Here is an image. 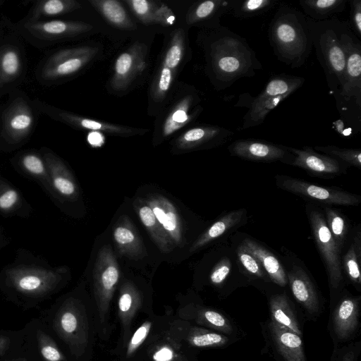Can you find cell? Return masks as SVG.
<instances>
[{"instance_id":"cell-50","label":"cell","mask_w":361,"mask_h":361,"mask_svg":"<svg viewBox=\"0 0 361 361\" xmlns=\"http://www.w3.org/2000/svg\"><path fill=\"white\" fill-rule=\"evenodd\" d=\"M19 200V194L15 189L0 183L1 210L4 212L11 211L17 205Z\"/></svg>"},{"instance_id":"cell-5","label":"cell","mask_w":361,"mask_h":361,"mask_svg":"<svg viewBox=\"0 0 361 361\" xmlns=\"http://www.w3.org/2000/svg\"><path fill=\"white\" fill-rule=\"evenodd\" d=\"M120 269L109 245L102 246L97 255L93 272V305L97 338L108 341L114 329L111 305L120 280Z\"/></svg>"},{"instance_id":"cell-26","label":"cell","mask_w":361,"mask_h":361,"mask_svg":"<svg viewBox=\"0 0 361 361\" xmlns=\"http://www.w3.org/2000/svg\"><path fill=\"white\" fill-rule=\"evenodd\" d=\"M184 35L182 30H177L167 49L161 69L153 86V96L161 100L173 82L175 72L184 54Z\"/></svg>"},{"instance_id":"cell-22","label":"cell","mask_w":361,"mask_h":361,"mask_svg":"<svg viewBox=\"0 0 361 361\" xmlns=\"http://www.w3.org/2000/svg\"><path fill=\"white\" fill-rule=\"evenodd\" d=\"M96 49L90 47L66 49L49 58L42 70L45 80H56L72 75L83 68L93 57Z\"/></svg>"},{"instance_id":"cell-18","label":"cell","mask_w":361,"mask_h":361,"mask_svg":"<svg viewBox=\"0 0 361 361\" xmlns=\"http://www.w3.org/2000/svg\"><path fill=\"white\" fill-rule=\"evenodd\" d=\"M231 156L251 161L271 163L281 161L290 165L293 155L285 145L257 139H240L228 147Z\"/></svg>"},{"instance_id":"cell-35","label":"cell","mask_w":361,"mask_h":361,"mask_svg":"<svg viewBox=\"0 0 361 361\" xmlns=\"http://www.w3.org/2000/svg\"><path fill=\"white\" fill-rule=\"evenodd\" d=\"M126 2L145 25H170L174 22L173 11L162 3L148 0H129Z\"/></svg>"},{"instance_id":"cell-8","label":"cell","mask_w":361,"mask_h":361,"mask_svg":"<svg viewBox=\"0 0 361 361\" xmlns=\"http://www.w3.org/2000/svg\"><path fill=\"white\" fill-rule=\"evenodd\" d=\"M204 283L214 290L221 300L228 298L240 288L250 286L229 240L221 243L214 251Z\"/></svg>"},{"instance_id":"cell-32","label":"cell","mask_w":361,"mask_h":361,"mask_svg":"<svg viewBox=\"0 0 361 361\" xmlns=\"http://www.w3.org/2000/svg\"><path fill=\"white\" fill-rule=\"evenodd\" d=\"M361 225L353 228L350 241L341 255V269L346 285L361 291Z\"/></svg>"},{"instance_id":"cell-20","label":"cell","mask_w":361,"mask_h":361,"mask_svg":"<svg viewBox=\"0 0 361 361\" xmlns=\"http://www.w3.org/2000/svg\"><path fill=\"white\" fill-rule=\"evenodd\" d=\"M231 237L259 262L274 285L283 289L288 288L285 267L279 255L264 243L245 233L236 231Z\"/></svg>"},{"instance_id":"cell-28","label":"cell","mask_w":361,"mask_h":361,"mask_svg":"<svg viewBox=\"0 0 361 361\" xmlns=\"http://www.w3.org/2000/svg\"><path fill=\"white\" fill-rule=\"evenodd\" d=\"M157 219L175 243L181 247L185 244L182 222L175 206L164 196L153 194L145 200Z\"/></svg>"},{"instance_id":"cell-1","label":"cell","mask_w":361,"mask_h":361,"mask_svg":"<svg viewBox=\"0 0 361 361\" xmlns=\"http://www.w3.org/2000/svg\"><path fill=\"white\" fill-rule=\"evenodd\" d=\"M206 39L209 73L217 90L252 77L262 68L247 40L228 27L212 30Z\"/></svg>"},{"instance_id":"cell-13","label":"cell","mask_w":361,"mask_h":361,"mask_svg":"<svg viewBox=\"0 0 361 361\" xmlns=\"http://www.w3.org/2000/svg\"><path fill=\"white\" fill-rule=\"evenodd\" d=\"M174 317L240 339L246 335L228 314L221 310L207 306L200 300L182 301L174 312Z\"/></svg>"},{"instance_id":"cell-53","label":"cell","mask_w":361,"mask_h":361,"mask_svg":"<svg viewBox=\"0 0 361 361\" xmlns=\"http://www.w3.org/2000/svg\"><path fill=\"white\" fill-rule=\"evenodd\" d=\"M10 339L8 337L0 335V355H4L9 347Z\"/></svg>"},{"instance_id":"cell-34","label":"cell","mask_w":361,"mask_h":361,"mask_svg":"<svg viewBox=\"0 0 361 361\" xmlns=\"http://www.w3.org/2000/svg\"><path fill=\"white\" fill-rule=\"evenodd\" d=\"M133 206L142 224L159 250L163 253L173 251L176 247L175 243L158 221L145 200L137 198Z\"/></svg>"},{"instance_id":"cell-17","label":"cell","mask_w":361,"mask_h":361,"mask_svg":"<svg viewBox=\"0 0 361 361\" xmlns=\"http://www.w3.org/2000/svg\"><path fill=\"white\" fill-rule=\"evenodd\" d=\"M60 272L32 266H18L7 271V279L18 292L40 296L54 290L61 281Z\"/></svg>"},{"instance_id":"cell-9","label":"cell","mask_w":361,"mask_h":361,"mask_svg":"<svg viewBox=\"0 0 361 361\" xmlns=\"http://www.w3.org/2000/svg\"><path fill=\"white\" fill-rule=\"evenodd\" d=\"M329 308L328 331L334 347L354 341L360 328L361 295L345 287Z\"/></svg>"},{"instance_id":"cell-23","label":"cell","mask_w":361,"mask_h":361,"mask_svg":"<svg viewBox=\"0 0 361 361\" xmlns=\"http://www.w3.org/2000/svg\"><path fill=\"white\" fill-rule=\"evenodd\" d=\"M269 319L303 337V322L286 289L277 288L265 295Z\"/></svg>"},{"instance_id":"cell-27","label":"cell","mask_w":361,"mask_h":361,"mask_svg":"<svg viewBox=\"0 0 361 361\" xmlns=\"http://www.w3.org/2000/svg\"><path fill=\"white\" fill-rule=\"evenodd\" d=\"M24 28L35 39L51 41L75 36L92 30V27L84 22L52 20H28Z\"/></svg>"},{"instance_id":"cell-30","label":"cell","mask_w":361,"mask_h":361,"mask_svg":"<svg viewBox=\"0 0 361 361\" xmlns=\"http://www.w3.org/2000/svg\"><path fill=\"white\" fill-rule=\"evenodd\" d=\"M113 239L121 255L140 259L147 255V250L139 233L130 218L122 215L113 227Z\"/></svg>"},{"instance_id":"cell-12","label":"cell","mask_w":361,"mask_h":361,"mask_svg":"<svg viewBox=\"0 0 361 361\" xmlns=\"http://www.w3.org/2000/svg\"><path fill=\"white\" fill-rule=\"evenodd\" d=\"M116 310L120 331L114 348L121 347L125 343L139 316L154 314L152 305L146 300L144 293L131 281H125L120 286Z\"/></svg>"},{"instance_id":"cell-49","label":"cell","mask_w":361,"mask_h":361,"mask_svg":"<svg viewBox=\"0 0 361 361\" xmlns=\"http://www.w3.org/2000/svg\"><path fill=\"white\" fill-rule=\"evenodd\" d=\"M21 164L23 167L30 173L49 180L46 165L37 155L34 154H25L21 159Z\"/></svg>"},{"instance_id":"cell-15","label":"cell","mask_w":361,"mask_h":361,"mask_svg":"<svg viewBox=\"0 0 361 361\" xmlns=\"http://www.w3.org/2000/svg\"><path fill=\"white\" fill-rule=\"evenodd\" d=\"M169 334L181 345L195 353L207 348H224L240 340L173 316L167 326Z\"/></svg>"},{"instance_id":"cell-52","label":"cell","mask_w":361,"mask_h":361,"mask_svg":"<svg viewBox=\"0 0 361 361\" xmlns=\"http://www.w3.org/2000/svg\"><path fill=\"white\" fill-rule=\"evenodd\" d=\"M87 140L93 146H99L104 142V137L99 132L93 131L89 133Z\"/></svg>"},{"instance_id":"cell-42","label":"cell","mask_w":361,"mask_h":361,"mask_svg":"<svg viewBox=\"0 0 361 361\" xmlns=\"http://www.w3.org/2000/svg\"><path fill=\"white\" fill-rule=\"evenodd\" d=\"M278 0H230L228 13L240 19H247L267 13L276 5Z\"/></svg>"},{"instance_id":"cell-10","label":"cell","mask_w":361,"mask_h":361,"mask_svg":"<svg viewBox=\"0 0 361 361\" xmlns=\"http://www.w3.org/2000/svg\"><path fill=\"white\" fill-rule=\"evenodd\" d=\"M276 186L307 200L309 202L325 206H357L361 196L336 186L318 185L287 175L274 176Z\"/></svg>"},{"instance_id":"cell-29","label":"cell","mask_w":361,"mask_h":361,"mask_svg":"<svg viewBox=\"0 0 361 361\" xmlns=\"http://www.w3.org/2000/svg\"><path fill=\"white\" fill-rule=\"evenodd\" d=\"M234 133L222 127L203 125L191 128L180 136L176 142L180 149L200 147H214L231 140Z\"/></svg>"},{"instance_id":"cell-24","label":"cell","mask_w":361,"mask_h":361,"mask_svg":"<svg viewBox=\"0 0 361 361\" xmlns=\"http://www.w3.org/2000/svg\"><path fill=\"white\" fill-rule=\"evenodd\" d=\"M167 326L146 345L144 357L147 361H198L197 353L176 341L169 334Z\"/></svg>"},{"instance_id":"cell-14","label":"cell","mask_w":361,"mask_h":361,"mask_svg":"<svg viewBox=\"0 0 361 361\" xmlns=\"http://www.w3.org/2000/svg\"><path fill=\"white\" fill-rule=\"evenodd\" d=\"M262 352L275 361H307L302 337L268 318L260 323Z\"/></svg>"},{"instance_id":"cell-3","label":"cell","mask_w":361,"mask_h":361,"mask_svg":"<svg viewBox=\"0 0 361 361\" xmlns=\"http://www.w3.org/2000/svg\"><path fill=\"white\" fill-rule=\"evenodd\" d=\"M53 329L76 358L92 359L97 338L94 305L71 297L60 306Z\"/></svg>"},{"instance_id":"cell-16","label":"cell","mask_w":361,"mask_h":361,"mask_svg":"<svg viewBox=\"0 0 361 361\" xmlns=\"http://www.w3.org/2000/svg\"><path fill=\"white\" fill-rule=\"evenodd\" d=\"M341 42L345 52V65L338 97L346 100L354 99L361 106V42L348 24L343 30Z\"/></svg>"},{"instance_id":"cell-2","label":"cell","mask_w":361,"mask_h":361,"mask_svg":"<svg viewBox=\"0 0 361 361\" xmlns=\"http://www.w3.org/2000/svg\"><path fill=\"white\" fill-rule=\"evenodd\" d=\"M268 38L277 59L291 68L302 67L312 51L307 17L283 2L279 3L269 23Z\"/></svg>"},{"instance_id":"cell-55","label":"cell","mask_w":361,"mask_h":361,"mask_svg":"<svg viewBox=\"0 0 361 361\" xmlns=\"http://www.w3.org/2000/svg\"><path fill=\"white\" fill-rule=\"evenodd\" d=\"M137 361H147V360L146 359H140V360H138Z\"/></svg>"},{"instance_id":"cell-38","label":"cell","mask_w":361,"mask_h":361,"mask_svg":"<svg viewBox=\"0 0 361 361\" xmlns=\"http://www.w3.org/2000/svg\"><path fill=\"white\" fill-rule=\"evenodd\" d=\"M329 231L343 251L350 243L353 228L348 217L331 206L320 205Z\"/></svg>"},{"instance_id":"cell-51","label":"cell","mask_w":361,"mask_h":361,"mask_svg":"<svg viewBox=\"0 0 361 361\" xmlns=\"http://www.w3.org/2000/svg\"><path fill=\"white\" fill-rule=\"evenodd\" d=\"M350 4V27L353 32L361 39V0L349 1Z\"/></svg>"},{"instance_id":"cell-4","label":"cell","mask_w":361,"mask_h":361,"mask_svg":"<svg viewBox=\"0 0 361 361\" xmlns=\"http://www.w3.org/2000/svg\"><path fill=\"white\" fill-rule=\"evenodd\" d=\"M312 46L324 70L327 85L334 94L340 89L345 65L341 34L349 24L336 17L316 21L307 17Z\"/></svg>"},{"instance_id":"cell-54","label":"cell","mask_w":361,"mask_h":361,"mask_svg":"<svg viewBox=\"0 0 361 361\" xmlns=\"http://www.w3.org/2000/svg\"><path fill=\"white\" fill-rule=\"evenodd\" d=\"M11 361H26V360L23 359V358H18V359H15V360H11Z\"/></svg>"},{"instance_id":"cell-7","label":"cell","mask_w":361,"mask_h":361,"mask_svg":"<svg viewBox=\"0 0 361 361\" xmlns=\"http://www.w3.org/2000/svg\"><path fill=\"white\" fill-rule=\"evenodd\" d=\"M288 288L308 320L316 321L324 310V298L304 262L285 246L280 247Z\"/></svg>"},{"instance_id":"cell-40","label":"cell","mask_w":361,"mask_h":361,"mask_svg":"<svg viewBox=\"0 0 361 361\" xmlns=\"http://www.w3.org/2000/svg\"><path fill=\"white\" fill-rule=\"evenodd\" d=\"M111 24L122 30L136 28L121 4L116 0H92L90 1Z\"/></svg>"},{"instance_id":"cell-47","label":"cell","mask_w":361,"mask_h":361,"mask_svg":"<svg viewBox=\"0 0 361 361\" xmlns=\"http://www.w3.org/2000/svg\"><path fill=\"white\" fill-rule=\"evenodd\" d=\"M37 340L40 354L44 361H66V356L55 341L42 330H37Z\"/></svg>"},{"instance_id":"cell-44","label":"cell","mask_w":361,"mask_h":361,"mask_svg":"<svg viewBox=\"0 0 361 361\" xmlns=\"http://www.w3.org/2000/svg\"><path fill=\"white\" fill-rule=\"evenodd\" d=\"M80 7V4L73 0H47L38 1L32 11L30 20L37 21L40 18L54 17L68 13Z\"/></svg>"},{"instance_id":"cell-48","label":"cell","mask_w":361,"mask_h":361,"mask_svg":"<svg viewBox=\"0 0 361 361\" xmlns=\"http://www.w3.org/2000/svg\"><path fill=\"white\" fill-rule=\"evenodd\" d=\"M361 353V341H352L334 347L330 361H358Z\"/></svg>"},{"instance_id":"cell-31","label":"cell","mask_w":361,"mask_h":361,"mask_svg":"<svg viewBox=\"0 0 361 361\" xmlns=\"http://www.w3.org/2000/svg\"><path fill=\"white\" fill-rule=\"evenodd\" d=\"M229 241L235 249L240 269L250 286L255 287L264 295L279 288L271 282L259 262L243 246L231 237Z\"/></svg>"},{"instance_id":"cell-11","label":"cell","mask_w":361,"mask_h":361,"mask_svg":"<svg viewBox=\"0 0 361 361\" xmlns=\"http://www.w3.org/2000/svg\"><path fill=\"white\" fill-rule=\"evenodd\" d=\"M174 315L169 306H165L162 314L145 316L141 322L135 326L125 343L119 348H114L112 354L116 361H137L145 359V349L150 340L167 326Z\"/></svg>"},{"instance_id":"cell-21","label":"cell","mask_w":361,"mask_h":361,"mask_svg":"<svg viewBox=\"0 0 361 361\" xmlns=\"http://www.w3.org/2000/svg\"><path fill=\"white\" fill-rule=\"evenodd\" d=\"M247 210L240 208L228 211L219 216L192 243L189 252L193 253L214 243L229 240L231 236L247 224Z\"/></svg>"},{"instance_id":"cell-36","label":"cell","mask_w":361,"mask_h":361,"mask_svg":"<svg viewBox=\"0 0 361 361\" xmlns=\"http://www.w3.org/2000/svg\"><path fill=\"white\" fill-rule=\"evenodd\" d=\"M230 0H207L198 3L188 15L189 24L202 23L215 30L221 25V17L229 12Z\"/></svg>"},{"instance_id":"cell-45","label":"cell","mask_w":361,"mask_h":361,"mask_svg":"<svg viewBox=\"0 0 361 361\" xmlns=\"http://www.w3.org/2000/svg\"><path fill=\"white\" fill-rule=\"evenodd\" d=\"M317 152L329 155L343 163L348 167L361 169V149L355 148H341L334 145L315 146Z\"/></svg>"},{"instance_id":"cell-41","label":"cell","mask_w":361,"mask_h":361,"mask_svg":"<svg viewBox=\"0 0 361 361\" xmlns=\"http://www.w3.org/2000/svg\"><path fill=\"white\" fill-rule=\"evenodd\" d=\"M33 124V117L28 108L20 105L11 109L6 118L5 129L7 135L18 140L28 134Z\"/></svg>"},{"instance_id":"cell-19","label":"cell","mask_w":361,"mask_h":361,"mask_svg":"<svg viewBox=\"0 0 361 361\" xmlns=\"http://www.w3.org/2000/svg\"><path fill=\"white\" fill-rule=\"evenodd\" d=\"M286 148L293 155L290 165L303 169L311 176L334 178L347 173V165L315 151L312 147L304 146L298 149L286 146Z\"/></svg>"},{"instance_id":"cell-25","label":"cell","mask_w":361,"mask_h":361,"mask_svg":"<svg viewBox=\"0 0 361 361\" xmlns=\"http://www.w3.org/2000/svg\"><path fill=\"white\" fill-rule=\"evenodd\" d=\"M146 47L135 44L121 53L116 60L111 85L116 91L125 90L145 67Z\"/></svg>"},{"instance_id":"cell-39","label":"cell","mask_w":361,"mask_h":361,"mask_svg":"<svg viewBox=\"0 0 361 361\" xmlns=\"http://www.w3.org/2000/svg\"><path fill=\"white\" fill-rule=\"evenodd\" d=\"M348 0H300L304 15L316 21L334 18L345 11Z\"/></svg>"},{"instance_id":"cell-6","label":"cell","mask_w":361,"mask_h":361,"mask_svg":"<svg viewBox=\"0 0 361 361\" xmlns=\"http://www.w3.org/2000/svg\"><path fill=\"white\" fill-rule=\"evenodd\" d=\"M305 209L315 246L326 270L330 305L347 286L341 269L343 251L328 228L321 206L307 202Z\"/></svg>"},{"instance_id":"cell-37","label":"cell","mask_w":361,"mask_h":361,"mask_svg":"<svg viewBox=\"0 0 361 361\" xmlns=\"http://www.w3.org/2000/svg\"><path fill=\"white\" fill-rule=\"evenodd\" d=\"M55 114L59 119L79 128L88 129L98 132L102 131L109 134L125 136L145 133L142 129L132 128L130 127L97 121L62 111H59L57 113H55Z\"/></svg>"},{"instance_id":"cell-46","label":"cell","mask_w":361,"mask_h":361,"mask_svg":"<svg viewBox=\"0 0 361 361\" xmlns=\"http://www.w3.org/2000/svg\"><path fill=\"white\" fill-rule=\"evenodd\" d=\"M21 68V60L18 51L6 48L0 53V77L4 80L14 78Z\"/></svg>"},{"instance_id":"cell-33","label":"cell","mask_w":361,"mask_h":361,"mask_svg":"<svg viewBox=\"0 0 361 361\" xmlns=\"http://www.w3.org/2000/svg\"><path fill=\"white\" fill-rule=\"evenodd\" d=\"M45 160L49 181L54 190L66 199H76L79 194L78 187L66 166L52 154H47Z\"/></svg>"},{"instance_id":"cell-43","label":"cell","mask_w":361,"mask_h":361,"mask_svg":"<svg viewBox=\"0 0 361 361\" xmlns=\"http://www.w3.org/2000/svg\"><path fill=\"white\" fill-rule=\"evenodd\" d=\"M193 101L192 96H187L174 106L164 123L162 128L164 137L173 134L190 121L193 115L189 114V109Z\"/></svg>"}]
</instances>
